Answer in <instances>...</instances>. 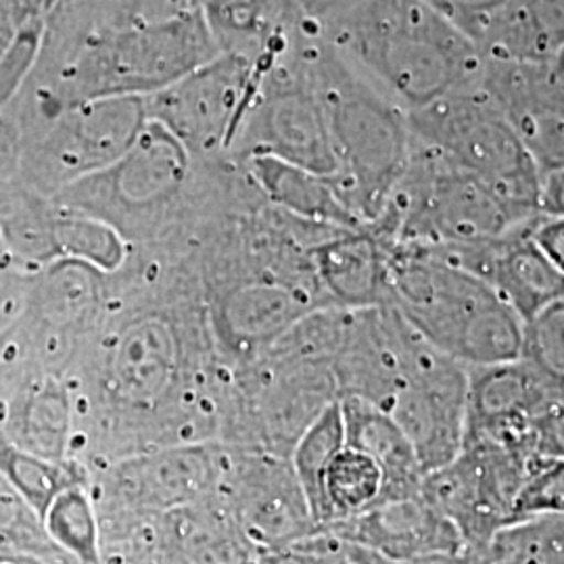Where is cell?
Listing matches in <instances>:
<instances>
[{"label":"cell","instance_id":"1","mask_svg":"<svg viewBox=\"0 0 564 564\" xmlns=\"http://www.w3.org/2000/svg\"><path fill=\"white\" fill-rule=\"evenodd\" d=\"M323 39L408 116L484 80L479 42L429 0H358Z\"/></svg>","mask_w":564,"mask_h":564},{"label":"cell","instance_id":"2","mask_svg":"<svg viewBox=\"0 0 564 564\" xmlns=\"http://www.w3.org/2000/svg\"><path fill=\"white\" fill-rule=\"evenodd\" d=\"M102 410L126 426L163 423L176 444H199L216 400L188 370L176 318L160 310L132 312L102 335L97 354Z\"/></svg>","mask_w":564,"mask_h":564},{"label":"cell","instance_id":"3","mask_svg":"<svg viewBox=\"0 0 564 564\" xmlns=\"http://www.w3.org/2000/svg\"><path fill=\"white\" fill-rule=\"evenodd\" d=\"M310 72L337 158V174L330 181L356 218L370 228L381 218L414 155L408 113L324 39L312 51Z\"/></svg>","mask_w":564,"mask_h":564},{"label":"cell","instance_id":"4","mask_svg":"<svg viewBox=\"0 0 564 564\" xmlns=\"http://www.w3.org/2000/svg\"><path fill=\"white\" fill-rule=\"evenodd\" d=\"M389 303L466 368L521 358L524 323L485 282L419 247L384 242Z\"/></svg>","mask_w":564,"mask_h":564},{"label":"cell","instance_id":"5","mask_svg":"<svg viewBox=\"0 0 564 564\" xmlns=\"http://www.w3.org/2000/svg\"><path fill=\"white\" fill-rule=\"evenodd\" d=\"M538 216L416 144L402 181L370 230L384 242L449 247L505 237Z\"/></svg>","mask_w":564,"mask_h":564},{"label":"cell","instance_id":"6","mask_svg":"<svg viewBox=\"0 0 564 564\" xmlns=\"http://www.w3.org/2000/svg\"><path fill=\"white\" fill-rule=\"evenodd\" d=\"M218 55L202 9L160 23L105 25L69 69L72 97L76 105L147 99Z\"/></svg>","mask_w":564,"mask_h":564},{"label":"cell","instance_id":"7","mask_svg":"<svg viewBox=\"0 0 564 564\" xmlns=\"http://www.w3.org/2000/svg\"><path fill=\"white\" fill-rule=\"evenodd\" d=\"M408 120L419 147L542 214L544 176L481 82L410 113Z\"/></svg>","mask_w":564,"mask_h":564},{"label":"cell","instance_id":"8","mask_svg":"<svg viewBox=\"0 0 564 564\" xmlns=\"http://www.w3.org/2000/svg\"><path fill=\"white\" fill-rule=\"evenodd\" d=\"M228 449L214 442L163 445L118 458L90 479L99 523L158 517L214 498Z\"/></svg>","mask_w":564,"mask_h":564},{"label":"cell","instance_id":"9","mask_svg":"<svg viewBox=\"0 0 564 564\" xmlns=\"http://www.w3.org/2000/svg\"><path fill=\"white\" fill-rule=\"evenodd\" d=\"M314 42L305 53L263 72L258 95L235 142L249 158H274L318 176L337 174V158L321 95L310 72Z\"/></svg>","mask_w":564,"mask_h":564},{"label":"cell","instance_id":"10","mask_svg":"<svg viewBox=\"0 0 564 564\" xmlns=\"http://www.w3.org/2000/svg\"><path fill=\"white\" fill-rule=\"evenodd\" d=\"M262 74L241 57L218 55L147 97V118L165 128L188 153L220 151L237 139Z\"/></svg>","mask_w":564,"mask_h":564},{"label":"cell","instance_id":"11","mask_svg":"<svg viewBox=\"0 0 564 564\" xmlns=\"http://www.w3.org/2000/svg\"><path fill=\"white\" fill-rule=\"evenodd\" d=\"M216 496L260 554L293 547L323 531L289 458L263 449L228 452Z\"/></svg>","mask_w":564,"mask_h":564},{"label":"cell","instance_id":"12","mask_svg":"<svg viewBox=\"0 0 564 564\" xmlns=\"http://www.w3.org/2000/svg\"><path fill=\"white\" fill-rule=\"evenodd\" d=\"M468 368L424 339L408 364L387 414L414 447L424 475L454 463L466 433Z\"/></svg>","mask_w":564,"mask_h":564},{"label":"cell","instance_id":"13","mask_svg":"<svg viewBox=\"0 0 564 564\" xmlns=\"http://www.w3.org/2000/svg\"><path fill=\"white\" fill-rule=\"evenodd\" d=\"M561 398L563 391L521 358L468 368L464 445H524L540 449L538 423Z\"/></svg>","mask_w":564,"mask_h":564},{"label":"cell","instance_id":"14","mask_svg":"<svg viewBox=\"0 0 564 564\" xmlns=\"http://www.w3.org/2000/svg\"><path fill=\"white\" fill-rule=\"evenodd\" d=\"M529 228L531 224L487 241L419 249L485 282L527 323L564 300V274L531 239Z\"/></svg>","mask_w":564,"mask_h":564},{"label":"cell","instance_id":"15","mask_svg":"<svg viewBox=\"0 0 564 564\" xmlns=\"http://www.w3.org/2000/svg\"><path fill=\"white\" fill-rule=\"evenodd\" d=\"M202 15L220 55L241 57L262 72L323 39L295 0H207Z\"/></svg>","mask_w":564,"mask_h":564},{"label":"cell","instance_id":"16","mask_svg":"<svg viewBox=\"0 0 564 564\" xmlns=\"http://www.w3.org/2000/svg\"><path fill=\"white\" fill-rule=\"evenodd\" d=\"M323 305L314 291L286 276L245 281L214 303V333L226 354L242 362L258 360L302 316Z\"/></svg>","mask_w":564,"mask_h":564},{"label":"cell","instance_id":"17","mask_svg":"<svg viewBox=\"0 0 564 564\" xmlns=\"http://www.w3.org/2000/svg\"><path fill=\"white\" fill-rule=\"evenodd\" d=\"M481 84L542 176L564 170V95L550 78L547 65L487 57Z\"/></svg>","mask_w":564,"mask_h":564},{"label":"cell","instance_id":"18","mask_svg":"<svg viewBox=\"0 0 564 564\" xmlns=\"http://www.w3.org/2000/svg\"><path fill=\"white\" fill-rule=\"evenodd\" d=\"M335 402L339 389L330 364L263 360L253 391V414L262 435L258 449L289 458L303 433Z\"/></svg>","mask_w":564,"mask_h":564},{"label":"cell","instance_id":"19","mask_svg":"<svg viewBox=\"0 0 564 564\" xmlns=\"http://www.w3.org/2000/svg\"><path fill=\"white\" fill-rule=\"evenodd\" d=\"M345 544L360 545L398 561L452 558L464 550L456 527L423 494L389 500L341 523L326 527Z\"/></svg>","mask_w":564,"mask_h":564},{"label":"cell","instance_id":"20","mask_svg":"<svg viewBox=\"0 0 564 564\" xmlns=\"http://www.w3.org/2000/svg\"><path fill=\"white\" fill-rule=\"evenodd\" d=\"M188 155L165 128L149 121L120 162L97 174V178L109 182V203L90 216L111 224L113 218L151 212L170 202L188 176Z\"/></svg>","mask_w":564,"mask_h":564},{"label":"cell","instance_id":"21","mask_svg":"<svg viewBox=\"0 0 564 564\" xmlns=\"http://www.w3.org/2000/svg\"><path fill=\"white\" fill-rule=\"evenodd\" d=\"M149 118L144 99L78 102L65 123L59 163L69 181L113 167L139 141Z\"/></svg>","mask_w":564,"mask_h":564},{"label":"cell","instance_id":"22","mask_svg":"<svg viewBox=\"0 0 564 564\" xmlns=\"http://www.w3.org/2000/svg\"><path fill=\"white\" fill-rule=\"evenodd\" d=\"M324 300L335 307L364 310L389 303L383 241L370 230H341L310 249Z\"/></svg>","mask_w":564,"mask_h":564},{"label":"cell","instance_id":"23","mask_svg":"<svg viewBox=\"0 0 564 564\" xmlns=\"http://www.w3.org/2000/svg\"><path fill=\"white\" fill-rule=\"evenodd\" d=\"M341 405L345 444L368 454L383 473V500H400L421 494L424 470L414 447L398 423L372 403L345 398ZM379 502V505H381Z\"/></svg>","mask_w":564,"mask_h":564},{"label":"cell","instance_id":"24","mask_svg":"<svg viewBox=\"0 0 564 564\" xmlns=\"http://www.w3.org/2000/svg\"><path fill=\"white\" fill-rule=\"evenodd\" d=\"M479 46L489 59L550 63L564 46V0H506Z\"/></svg>","mask_w":564,"mask_h":564},{"label":"cell","instance_id":"25","mask_svg":"<svg viewBox=\"0 0 564 564\" xmlns=\"http://www.w3.org/2000/svg\"><path fill=\"white\" fill-rule=\"evenodd\" d=\"M251 174L270 202L302 223L335 230L366 228L326 176L274 158H251Z\"/></svg>","mask_w":564,"mask_h":564},{"label":"cell","instance_id":"26","mask_svg":"<svg viewBox=\"0 0 564 564\" xmlns=\"http://www.w3.org/2000/svg\"><path fill=\"white\" fill-rule=\"evenodd\" d=\"M383 473L379 464L360 449L343 445L324 475L326 527L375 508L383 500Z\"/></svg>","mask_w":564,"mask_h":564},{"label":"cell","instance_id":"27","mask_svg":"<svg viewBox=\"0 0 564 564\" xmlns=\"http://www.w3.org/2000/svg\"><path fill=\"white\" fill-rule=\"evenodd\" d=\"M53 544L74 563L102 564L101 527L88 484L69 485L42 517Z\"/></svg>","mask_w":564,"mask_h":564},{"label":"cell","instance_id":"28","mask_svg":"<svg viewBox=\"0 0 564 564\" xmlns=\"http://www.w3.org/2000/svg\"><path fill=\"white\" fill-rule=\"evenodd\" d=\"M345 445L341 405L339 402L328 405L316 419L300 442L293 447L289 463L295 470V477L302 485L307 505L321 529L326 527V506H324V475L328 464Z\"/></svg>","mask_w":564,"mask_h":564},{"label":"cell","instance_id":"29","mask_svg":"<svg viewBox=\"0 0 564 564\" xmlns=\"http://www.w3.org/2000/svg\"><path fill=\"white\" fill-rule=\"evenodd\" d=\"M0 470L41 519L63 489L88 484L86 473L76 470V464L53 463L4 442H0Z\"/></svg>","mask_w":564,"mask_h":564},{"label":"cell","instance_id":"30","mask_svg":"<svg viewBox=\"0 0 564 564\" xmlns=\"http://www.w3.org/2000/svg\"><path fill=\"white\" fill-rule=\"evenodd\" d=\"M25 442L34 449L32 454L65 463V452L74 435V403L67 387L46 383L28 403V414H23Z\"/></svg>","mask_w":564,"mask_h":564},{"label":"cell","instance_id":"31","mask_svg":"<svg viewBox=\"0 0 564 564\" xmlns=\"http://www.w3.org/2000/svg\"><path fill=\"white\" fill-rule=\"evenodd\" d=\"M521 360L564 393V300L524 323Z\"/></svg>","mask_w":564,"mask_h":564},{"label":"cell","instance_id":"32","mask_svg":"<svg viewBox=\"0 0 564 564\" xmlns=\"http://www.w3.org/2000/svg\"><path fill=\"white\" fill-rule=\"evenodd\" d=\"M59 245L76 262L86 263L102 274L116 272L126 258L120 232L93 216L61 224Z\"/></svg>","mask_w":564,"mask_h":564},{"label":"cell","instance_id":"33","mask_svg":"<svg viewBox=\"0 0 564 564\" xmlns=\"http://www.w3.org/2000/svg\"><path fill=\"white\" fill-rule=\"evenodd\" d=\"M554 517H564V458L542 456L514 498L512 524Z\"/></svg>","mask_w":564,"mask_h":564},{"label":"cell","instance_id":"34","mask_svg":"<svg viewBox=\"0 0 564 564\" xmlns=\"http://www.w3.org/2000/svg\"><path fill=\"white\" fill-rule=\"evenodd\" d=\"M531 239L545 253V258L554 263L564 274V214H540L531 223Z\"/></svg>","mask_w":564,"mask_h":564},{"label":"cell","instance_id":"35","mask_svg":"<svg viewBox=\"0 0 564 564\" xmlns=\"http://www.w3.org/2000/svg\"><path fill=\"white\" fill-rule=\"evenodd\" d=\"M538 444L544 456L564 458V398L554 403L540 419Z\"/></svg>","mask_w":564,"mask_h":564},{"label":"cell","instance_id":"36","mask_svg":"<svg viewBox=\"0 0 564 564\" xmlns=\"http://www.w3.org/2000/svg\"><path fill=\"white\" fill-rule=\"evenodd\" d=\"M354 2H358V0H295V4L302 9L303 15L314 25H318L321 32L326 23L337 20Z\"/></svg>","mask_w":564,"mask_h":564},{"label":"cell","instance_id":"37","mask_svg":"<svg viewBox=\"0 0 564 564\" xmlns=\"http://www.w3.org/2000/svg\"><path fill=\"white\" fill-rule=\"evenodd\" d=\"M542 214H564V170L547 174L542 186Z\"/></svg>","mask_w":564,"mask_h":564},{"label":"cell","instance_id":"38","mask_svg":"<svg viewBox=\"0 0 564 564\" xmlns=\"http://www.w3.org/2000/svg\"><path fill=\"white\" fill-rule=\"evenodd\" d=\"M256 564H312V558L300 545H293L276 552H263Z\"/></svg>","mask_w":564,"mask_h":564},{"label":"cell","instance_id":"39","mask_svg":"<svg viewBox=\"0 0 564 564\" xmlns=\"http://www.w3.org/2000/svg\"><path fill=\"white\" fill-rule=\"evenodd\" d=\"M545 65H547L550 78H552V82L558 86V90L564 95V46L554 55V59L545 63Z\"/></svg>","mask_w":564,"mask_h":564},{"label":"cell","instance_id":"40","mask_svg":"<svg viewBox=\"0 0 564 564\" xmlns=\"http://www.w3.org/2000/svg\"><path fill=\"white\" fill-rule=\"evenodd\" d=\"M191 2H193V7H195V9H202L203 4H205L207 0H191Z\"/></svg>","mask_w":564,"mask_h":564}]
</instances>
